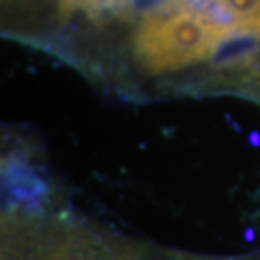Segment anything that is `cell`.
<instances>
[{"label":"cell","instance_id":"obj_1","mask_svg":"<svg viewBox=\"0 0 260 260\" xmlns=\"http://www.w3.org/2000/svg\"><path fill=\"white\" fill-rule=\"evenodd\" d=\"M10 30L39 43L115 41L144 76L250 54L257 0H5Z\"/></svg>","mask_w":260,"mask_h":260}]
</instances>
